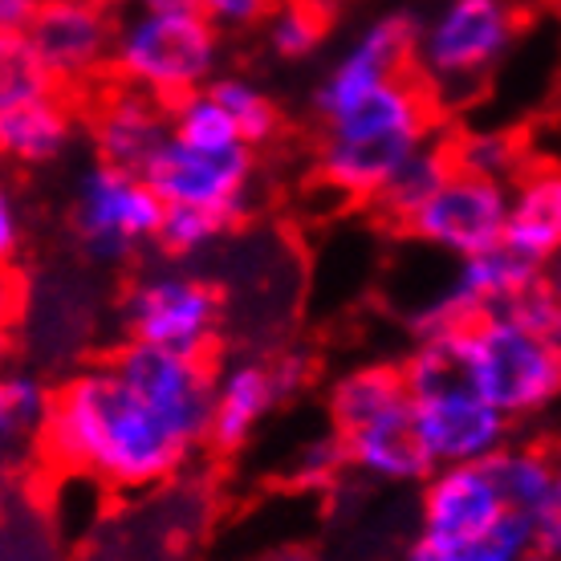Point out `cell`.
Here are the masks:
<instances>
[{"label": "cell", "mask_w": 561, "mask_h": 561, "mask_svg": "<svg viewBox=\"0 0 561 561\" xmlns=\"http://www.w3.org/2000/svg\"><path fill=\"white\" fill-rule=\"evenodd\" d=\"M73 142V111L66 90L0 106V151L16 168H49Z\"/></svg>", "instance_id": "ac0fdd59"}, {"label": "cell", "mask_w": 561, "mask_h": 561, "mask_svg": "<svg viewBox=\"0 0 561 561\" xmlns=\"http://www.w3.org/2000/svg\"><path fill=\"white\" fill-rule=\"evenodd\" d=\"M529 520H534V546L561 561V448H558V468H553V489H549V496L541 501V508Z\"/></svg>", "instance_id": "1f68e13d"}, {"label": "cell", "mask_w": 561, "mask_h": 561, "mask_svg": "<svg viewBox=\"0 0 561 561\" xmlns=\"http://www.w3.org/2000/svg\"><path fill=\"white\" fill-rule=\"evenodd\" d=\"M351 451V472L379 484H423L435 472V460L423 432L415 423V403L387 411L379 420H370L358 432L342 435Z\"/></svg>", "instance_id": "2e32d148"}, {"label": "cell", "mask_w": 561, "mask_h": 561, "mask_svg": "<svg viewBox=\"0 0 561 561\" xmlns=\"http://www.w3.org/2000/svg\"><path fill=\"white\" fill-rule=\"evenodd\" d=\"M451 154H456V168L460 171H472L480 180L496 183H513L520 171L529 168L520 139H513L505 130H463V135H451Z\"/></svg>", "instance_id": "d4e9b609"}, {"label": "cell", "mask_w": 561, "mask_h": 561, "mask_svg": "<svg viewBox=\"0 0 561 561\" xmlns=\"http://www.w3.org/2000/svg\"><path fill=\"white\" fill-rule=\"evenodd\" d=\"M273 4H277V0H199L204 16H208L211 25L225 28V33L265 25V16Z\"/></svg>", "instance_id": "4dcf8cb0"}, {"label": "cell", "mask_w": 561, "mask_h": 561, "mask_svg": "<svg viewBox=\"0 0 561 561\" xmlns=\"http://www.w3.org/2000/svg\"><path fill=\"white\" fill-rule=\"evenodd\" d=\"M541 334L549 337V346H553V351H558V358H561V301L549 309V318H546V325H541Z\"/></svg>", "instance_id": "74e56055"}, {"label": "cell", "mask_w": 561, "mask_h": 561, "mask_svg": "<svg viewBox=\"0 0 561 561\" xmlns=\"http://www.w3.org/2000/svg\"><path fill=\"white\" fill-rule=\"evenodd\" d=\"M232 228H237V220L225 216V211L168 208L163 211V228H159L154 249H159V253H168L171 261H192V256L216 249Z\"/></svg>", "instance_id": "83f0119b"}, {"label": "cell", "mask_w": 561, "mask_h": 561, "mask_svg": "<svg viewBox=\"0 0 561 561\" xmlns=\"http://www.w3.org/2000/svg\"><path fill=\"white\" fill-rule=\"evenodd\" d=\"M432 135H439V102L415 70L399 73L325 123L318 180L346 196V204H370Z\"/></svg>", "instance_id": "7a4b0ae2"}, {"label": "cell", "mask_w": 561, "mask_h": 561, "mask_svg": "<svg viewBox=\"0 0 561 561\" xmlns=\"http://www.w3.org/2000/svg\"><path fill=\"white\" fill-rule=\"evenodd\" d=\"M211 94L225 102V111L232 114L240 139L249 142V147H265V142L277 139L280 111H277V102L268 99L256 82L237 78V73H220V78L211 82Z\"/></svg>", "instance_id": "4316f807"}, {"label": "cell", "mask_w": 561, "mask_h": 561, "mask_svg": "<svg viewBox=\"0 0 561 561\" xmlns=\"http://www.w3.org/2000/svg\"><path fill=\"white\" fill-rule=\"evenodd\" d=\"M508 228V183L480 180L472 171H451L448 183L423 204L403 237H411L420 249L439 253L448 261L477 256L484 249H496Z\"/></svg>", "instance_id": "9c48e42d"}, {"label": "cell", "mask_w": 561, "mask_h": 561, "mask_svg": "<svg viewBox=\"0 0 561 561\" xmlns=\"http://www.w3.org/2000/svg\"><path fill=\"white\" fill-rule=\"evenodd\" d=\"M505 517L508 508L484 463L435 468L420 484V537H427L435 549L463 546Z\"/></svg>", "instance_id": "4fadbf2b"}, {"label": "cell", "mask_w": 561, "mask_h": 561, "mask_svg": "<svg viewBox=\"0 0 561 561\" xmlns=\"http://www.w3.org/2000/svg\"><path fill=\"white\" fill-rule=\"evenodd\" d=\"M534 546V520L508 513L505 520H496L489 534L472 537L463 546L439 549L444 561H520Z\"/></svg>", "instance_id": "f546056e"}, {"label": "cell", "mask_w": 561, "mask_h": 561, "mask_svg": "<svg viewBox=\"0 0 561 561\" xmlns=\"http://www.w3.org/2000/svg\"><path fill=\"white\" fill-rule=\"evenodd\" d=\"M54 391L42 375L33 370H9L0 382V427H4V444H21V448L37 451L54 411Z\"/></svg>", "instance_id": "603a6c76"}, {"label": "cell", "mask_w": 561, "mask_h": 561, "mask_svg": "<svg viewBox=\"0 0 561 561\" xmlns=\"http://www.w3.org/2000/svg\"><path fill=\"white\" fill-rule=\"evenodd\" d=\"M415 42H420V25L408 13H387L366 21L313 90L318 123L322 127L334 123L337 114H346L351 106L370 99L379 85L415 70Z\"/></svg>", "instance_id": "8fae6325"}, {"label": "cell", "mask_w": 561, "mask_h": 561, "mask_svg": "<svg viewBox=\"0 0 561 561\" xmlns=\"http://www.w3.org/2000/svg\"><path fill=\"white\" fill-rule=\"evenodd\" d=\"M273 375H277V387H280V394H285V403H289V399H301V394L313 387L318 366H313V354H306V351H280V354H273Z\"/></svg>", "instance_id": "d6a6232c"}, {"label": "cell", "mask_w": 561, "mask_h": 561, "mask_svg": "<svg viewBox=\"0 0 561 561\" xmlns=\"http://www.w3.org/2000/svg\"><path fill=\"white\" fill-rule=\"evenodd\" d=\"M42 4L45 0H0V28H4V37L21 33L33 16L42 13Z\"/></svg>", "instance_id": "e575fe53"}, {"label": "cell", "mask_w": 561, "mask_h": 561, "mask_svg": "<svg viewBox=\"0 0 561 561\" xmlns=\"http://www.w3.org/2000/svg\"><path fill=\"white\" fill-rule=\"evenodd\" d=\"M351 468V451H346V439L325 423L322 435H309L306 444L285 460V477L297 489H322L334 477H342Z\"/></svg>", "instance_id": "f1b7e54d"}, {"label": "cell", "mask_w": 561, "mask_h": 561, "mask_svg": "<svg viewBox=\"0 0 561 561\" xmlns=\"http://www.w3.org/2000/svg\"><path fill=\"white\" fill-rule=\"evenodd\" d=\"M505 240L546 268L561 256V168L529 163L508 183Z\"/></svg>", "instance_id": "e0dca14e"}, {"label": "cell", "mask_w": 561, "mask_h": 561, "mask_svg": "<svg viewBox=\"0 0 561 561\" xmlns=\"http://www.w3.org/2000/svg\"><path fill=\"white\" fill-rule=\"evenodd\" d=\"M220 54H225V28L211 25L199 9L183 13L118 9L111 78L175 102L220 78Z\"/></svg>", "instance_id": "3957f363"}, {"label": "cell", "mask_w": 561, "mask_h": 561, "mask_svg": "<svg viewBox=\"0 0 561 561\" xmlns=\"http://www.w3.org/2000/svg\"><path fill=\"white\" fill-rule=\"evenodd\" d=\"M118 318L130 342L192 358H216L225 330V297L196 273L159 268L130 280L118 301Z\"/></svg>", "instance_id": "52a82bcc"}, {"label": "cell", "mask_w": 561, "mask_h": 561, "mask_svg": "<svg viewBox=\"0 0 561 561\" xmlns=\"http://www.w3.org/2000/svg\"><path fill=\"white\" fill-rule=\"evenodd\" d=\"M123 9H151V13H183L199 9V0H123ZM204 13V9H199Z\"/></svg>", "instance_id": "d590c367"}, {"label": "cell", "mask_w": 561, "mask_h": 561, "mask_svg": "<svg viewBox=\"0 0 561 561\" xmlns=\"http://www.w3.org/2000/svg\"><path fill=\"white\" fill-rule=\"evenodd\" d=\"M546 285H549V294L561 301V256L553 261V265H546Z\"/></svg>", "instance_id": "ab89813d"}, {"label": "cell", "mask_w": 561, "mask_h": 561, "mask_svg": "<svg viewBox=\"0 0 561 561\" xmlns=\"http://www.w3.org/2000/svg\"><path fill=\"white\" fill-rule=\"evenodd\" d=\"M25 244V220H21V204L9 192L0 196V253L4 261H13L16 249Z\"/></svg>", "instance_id": "836d02e7"}, {"label": "cell", "mask_w": 561, "mask_h": 561, "mask_svg": "<svg viewBox=\"0 0 561 561\" xmlns=\"http://www.w3.org/2000/svg\"><path fill=\"white\" fill-rule=\"evenodd\" d=\"M403 561H444V553H439L427 537H415V541H411V549L403 553Z\"/></svg>", "instance_id": "8d00e7d4"}, {"label": "cell", "mask_w": 561, "mask_h": 561, "mask_svg": "<svg viewBox=\"0 0 561 561\" xmlns=\"http://www.w3.org/2000/svg\"><path fill=\"white\" fill-rule=\"evenodd\" d=\"M114 28L118 16L102 0H45L42 13L13 37L61 90H73L102 70L111 73Z\"/></svg>", "instance_id": "30bf717a"}, {"label": "cell", "mask_w": 561, "mask_h": 561, "mask_svg": "<svg viewBox=\"0 0 561 561\" xmlns=\"http://www.w3.org/2000/svg\"><path fill=\"white\" fill-rule=\"evenodd\" d=\"M468 382L508 420H529L561 394V358L534 325L489 313L463 325Z\"/></svg>", "instance_id": "5b68a950"}, {"label": "cell", "mask_w": 561, "mask_h": 561, "mask_svg": "<svg viewBox=\"0 0 561 561\" xmlns=\"http://www.w3.org/2000/svg\"><path fill=\"white\" fill-rule=\"evenodd\" d=\"M456 171V154H451V135H432L420 151L411 154L403 168L394 171L391 183L382 187L379 196L370 199V208L382 225L403 232L411 225V216L427 204V199L448 183V175Z\"/></svg>", "instance_id": "ffe728a7"}, {"label": "cell", "mask_w": 561, "mask_h": 561, "mask_svg": "<svg viewBox=\"0 0 561 561\" xmlns=\"http://www.w3.org/2000/svg\"><path fill=\"white\" fill-rule=\"evenodd\" d=\"M411 403L408 379L399 363H363L342 370L330 387H325V423L337 435H351L379 420L387 411Z\"/></svg>", "instance_id": "d6986e66"}, {"label": "cell", "mask_w": 561, "mask_h": 561, "mask_svg": "<svg viewBox=\"0 0 561 561\" xmlns=\"http://www.w3.org/2000/svg\"><path fill=\"white\" fill-rule=\"evenodd\" d=\"M285 403V394L273 375V358H232L216 370V394H211V432L208 448L220 456L240 451L273 411Z\"/></svg>", "instance_id": "9a60e30c"}, {"label": "cell", "mask_w": 561, "mask_h": 561, "mask_svg": "<svg viewBox=\"0 0 561 561\" xmlns=\"http://www.w3.org/2000/svg\"><path fill=\"white\" fill-rule=\"evenodd\" d=\"M163 211L168 204L159 199L142 171L94 159L73 180L70 225L82 253L94 265H127L130 256L154 244L163 228Z\"/></svg>", "instance_id": "8992f818"}, {"label": "cell", "mask_w": 561, "mask_h": 561, "mask_svg": "<svg viewBox=\"0 0 561 561\" xmlns=\"http://www.w3.org/2000/svg\"><path fill=\"white\" fill-rule=\"evenodd\" d=\"M199 448H208V435L139 391L106 354L54 391L37 456L49 468L99 480V489L142 492L183 472Z\"/></svg>", "instance_id": "6da1fadb"}, {"label": "cell", "mask_w": 561, "mask_h": 561, "mask_svg": "<svg viewBox=\"0 0 561 561\" xmlns=\"http://www.w3.org/2000/svg\"><path fill=\"white\" fill-rule=\"evenodd\" d=\"M399 366H403L411 399H427V394H444V391H456V387H472L468 382L463 325L439 330V334H427V337H411V351Z\"/></svg>", "instance_id": "7402d4cb"}, {"label": "cell", "mask_w": 561, "mask_h": 561, "mask_svg": "<svg viewBox=\"0 0 561 561\" xmlns=\"http://www.w3.org/2000/svg\"><path fill=\"white\" fill-rule=\"evenodd\" d=\"M313 4H322V9H334L337 0H313Z\"/></svg>", "instance_id": "b9f144b4"}, {"label": "cell", "mask_w": 561, "mask_h": 561, "mask_svg": "<svg viewBox=\"0 0 561 561\" xmlns=\"http://www.w3.org/2000/svg\"><path fill=\"white\" fill-rule=\"evenodd\" d=\"M520 33L513 0H444L420 25L415 73L439 111L477 94V85L508 57Z\"/></svg>", "instance_id": "277c9868"}, {"label": "cell", "mask_w": 561, "mask_h": 561, "mask_svg": "<svg viewBox=\"0 0 561 561\" xmlns=\"http://www.w3.org/2000/svg\"><path fill=\"white\" fill-rule=\"evenodd\" d=\"M265 561H330V558L313 553V549H277V553H268Z\"/></svg>", "instance_id": "f35d334b"}, {"label": "cell", "mask_w": 561, "mask_h": 561, "mask_svg": "<svg viewBox=\"0 0 561 561\" xmlns=\"http://www.w3.org/2000/svg\"><path fill=\"white\" fill-rule=\"evenodd\" d=\"M411 403H415V423H420L435 468L484 463L513 444V423L517 420H508L505 411L492 408L472 387H456V391L411 399Z\"/></svg>", "instance_id": "7c38bea8"}, {"label": "cell", "mask_w": 561, "mask_h": 561, "mask_svg": "<svg viewBox=\"0 0 561 561\" xmlns=\"http://www.w3.org/2000/svg\"><path fill=\"white\" fill-rule=\"evenodd\" d=\"M171 135L192 142V147H211V151L244 142L232 114L225 111V102L211 94V85L171 102Z\"/></svg>", "instance_id": "484cf974"}, {"label": "cell", "mask_w": 561, "mask_h": 561, "mask_svg": "<svg viewBox=\"0 0 561 561\" xmlns=\"http://www.w3.org/2000/svg\"><path fill=\"white\" fill-rule=\"evenodd\" d=\"M90 142L94 159L114 168L147 171L159 147L171 139V102L154 99L147 90L114 82L90 111Z\"/></svg>", "instance_id": "5bb4252c"}, {"label": "cell", "mask_w": 561, "mask_h": 561, "mask_svg": "<svg viewBox=\"0 0 561 561\" xmlns=\"http://www.w3.org/2000/svg\"><path fill=\"white\" fill-rule=\"evenodd\" d=\"M142 175L168 208L225 211L240 225L256 180V147L237 142V147L211 151V147H192L171 135Z\"/></svg>", "instance_id": "ba28073f"}, {"label": "cell", "mask_w": 561, "mask_h": 561, "mask_svg": "<svg viewBox=\"0 0 561 561\" xmlns=\"http://www.w3.org/2000/svg\"><path fill=\"white\" fill-rule=\"evenodd\" d=\"M492 484L501 492L508 513L517 517H534L541 501L553 489V468H558V451L534 448V444H508L492 460H484Z\"/></svg>", "instance_id": "44dd1931"}, {"label": "cell", "mask_w": 561, "mask_h": 561, "mask_svg": "<svg viewBox=\"0 0 561 561\" xmlns=\"http://www.w3.org/2000/svg\"><path fill=\"white\" fill-rule=\"evenodd\" d=\"M325 25H330V9H322V4H313V0H277L261 28H265V45L273 57L306 61L325 42Z\"/></svg>", "instance_id": "cb8c5ba5"}, {"label": "cell", "mask_w": 561, "mask_h": 561, "mask_svg": "<svg viewBox=\"0 0 561 561\" xmlns=\"http://www.w3.org/2000/svg\"><path fill=\"white\" fill-rule=\"evenodd\" d=\"M520 561H558V558H549V553H541V549H529Z\"/></svg>", "instance_id": "60d3db41"}]
</instances>
